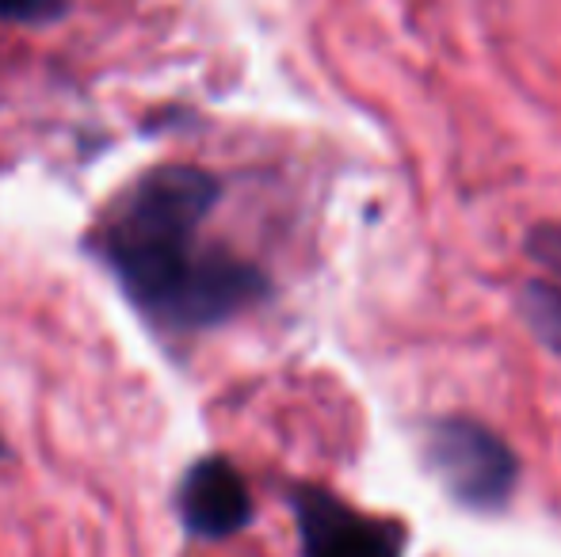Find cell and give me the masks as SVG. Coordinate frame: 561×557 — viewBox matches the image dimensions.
<instances>
[{
	"label": "cell",
	"mask_w": 561,
	"mask_h": 557,
	"mask_svg": "<svg viewBox=\"0 0 561 557\" xmlns=\"http://www.w3.org/2000/svg\"><path fill=\"white\" fill-rule=\"evenodd\" d=\"M218 195L222 184L210 172L161 164L141 172L92 233V248L126 298L164 333L222 325L267 294L264 271L199 241Z\"/></svg>",
	"instance_id": "6da1fadb"
},
{
	"label": "cell",
	"mask_w": 561,
	"mask_h": 557,
	"mask_svg": "<svg viewBox=\"0 0 561 557\" xmlns=\"http://www.w3.org/2000/svg\"><path fill=\"white\" fill-rule=\"evenodd\" d=\"M424 462L447 497L470 512H501L519 481L516 451L493 428L466 417L428 423Z\"/></svg>",
	"instance_id": "7a4b0ae2"
},
{
	"label": "cell",
	"mask_w": 561,
	"mask_h": 557,
	"mask_svg": "<svg viewBox=\"0 0 561 557\" xmlns=\"http://www.w3.org/2000/svg\"><path fill=\"white\" fill-rule=\"evenodd\" d=\"M290 508L302 557H405L409 550L405 523L359 512L318 485H298Z\"/></svg>",
	"instance_id": "3957f363"
},
{
	"label": "cell",
	"mask_w": 561,
	"mask_h": 557,
	"mask_svg": "<svg viewBox=\"0 0 561 557\" xmlns=\"http://www.w3.org/2000/svg\"><path fill=\"white\" fill-rule=\"evenodd\" d=\"M176 504L184 527L199 538H229L252 520V497L241 469L218 454L187 466Z\"/></svg>",
	"instance_id": "277c9868"
},
{
	"label": "cell",
	"mask_w": 561,
	"mask_h": 557,
	"mask_svg": "<svg viewBox=\"0 0 561 557\" xmlns=\"http://www.w3.org/2000/svg\"><path fill=\"white\" fill-rule=\"evenodd\" d=\"M542 260L554 268V276L527 282L524 302L519 305H524V317L531 321L535 336H539L542 344H550V348L561 356V256L558 260L542 256Z\"/></svg>",
	"instance_id": "5b68a950"
},
{
	"label": "cell",
	"mask_w": 561,
	"mask_h": 557,
	"mask_svg": "<svg viewBox=\"0 0 561 557\" xmlns=\"http://www.w3.org/2000/svg\"><path fill=\"white\" fill-rule=\"evenodd\" d=\"M58 15H66V0H0V20L8 23H54Z\"/></svg>",
	"instance_id": "8992f818"
},
{
	"label": "cell",
	"mask_w": 561,
	"mask_h": 557,
	"mask_svg": "<svg viewBox=\"0 0 561 557\" xmlns=\"http://www.w3.org/2000/svg\"><path fill=\"white\" fill-rule=\"evenodd\" d=\"M4 454H8V446H4V439H0V459H4Z\"/></svg>",
	"instance_id": "52a82bcc"
}]
</instances>
